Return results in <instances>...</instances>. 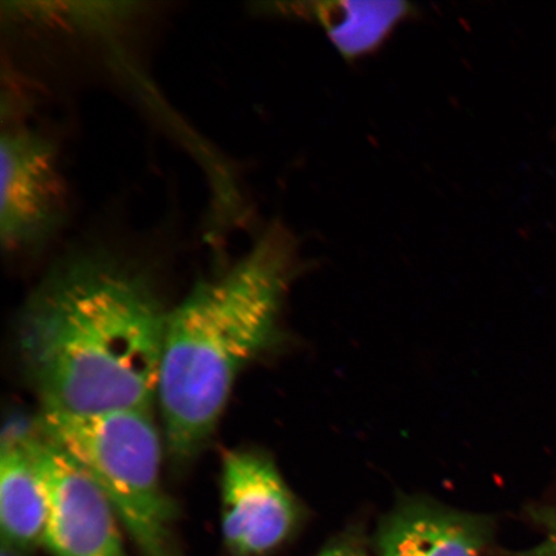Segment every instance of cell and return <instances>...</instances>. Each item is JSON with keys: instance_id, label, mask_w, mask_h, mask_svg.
<instances>
[{"instance_id": "1", "label": "cell", "mask_w": 556, "mask_h": 556, "mask_svg": "<svg viewBox=\"0 0 556 556\" xmlns=\"http://www.w3.org/2000/svg\"><path fill=\"white\" fill-rule=\"evenodd\" d=\"M168 316L146 277L116 260L92 253L62 263L35 291L18 328L41 412L152 409Z\"/></svg>"}, {"instance_id": "2", "label": "cell", "mask_w": 556, "mask_h": 556, "mask_svg": "<svg viewBox=\"0 0 556 556\" xmlns=\"http://www.w3.org/2000/svg\"><path fill=\"white\" fill-rule=\"evenodd\" d=\"M305 268L296 236L275 222L233 267L169 311L156 402L174 460L203 450L242 371L281 342L283 304Z\"/></svg>"}, {"instance_id": "3", "label": "cell", "mask_w": 556, "mask_h": 556, "mask_svg": "<svg viewBox=\"0 0 556 556\" xmlns=\"http://www.w3.org/2000/svg\"><path fill=\"white\" fill-rule=\"evenodd\" d=\"M38 427L100 485L143 556H185L176 539V505L163 484V442L152 409L41 412Z\"/></svg>"}, {"instance_id": "4", "label": "cell", "mask_w": 556, "mask_h": 556, "mask_svg": "<svg viewBox=\"0 0 556 556\" xmlns=\"http://www.w3.org/2000/svg\"><path fill=\"white\" fill-rule=\"evenodd\" d=\"M0 240L4 252L43 250L67 219V190L50 138L26 128L0 141Z\"/></svg>"}, {"instance_id": "5", "label": "cell", "mask_w": 556, "mask_h": 556, "mask_svg": "<svg viewBox=\"0 0 556 556\" xmlns=\"http://www.w3.org/2000/svg\"><path fill=\"white\" fill-rule=\"evenodd\" d=\"M29 446L47 497L43 545L53 556H128L121 520L88 472L38 427Z\"/></svg>"}, {"instance_id": "6", "label": "cell", "mask_w": 556, "mask_h": 556, "mask_svg": "<svg viewBox=\"0 0 556 556\" xmlns=\"http://www.w3.org/2000/svg\"><path fill=\"white\" fill-rule=\"evenodd\" d=\"M220 520L233 556H268L294 536L302 506L267 454L228 451L222 465Z\"/></svg>"}, {"instance_id": "7", "label": "cell", "mask_w": 556, "mask_h": 556, "mask_svg": "<svg viewBox=\"0 0 556 556\" xmlns=\"http://www.w3.org/2000/svg\"><path fill=\"white\" fill-rule=\"evenodd\" d=\"M491 518L428 497H401L381 518L374 538L379 556H483L491 545Z\"/></svg>"}, {"instance_id": "8", "label": "cell", "mask_w": 556, "mask_h": 556, "mask_svg": "<svg viewBox=\"0 0 556 556\" xmlns=\"http://www.w3.org/2000/svg\"><path fill=\"white\" fill-rule=\"evenodd\" d=\"M29 434L4 433L0 450V528L2 546L29 554L43 545L47 497L35 467Z\"/></svg>"}, {"instance_id": "9", "label": "cell", "mask_w": 556, "mask_h": 556, "mask_svg": "<svg viewBox=\"0 0 556 556\" xmlns=\"http://www.w3.org/2000/svg\"><path fill=\"white\" fill-rule=\"evenodd\" d=\"M282 5L287 9L280 11L287 15L321 26L331 45L348 62L379 51L402 23L417 13L414 4L392 0H319Z\"/></svg>"}, {"instance_id": "10", "label": "cell", "mask_w": 556, "mask_h": 556, "mask_svg": "<svg viewBox=\"0 0 556 556\" xmlns=\"http://www.w3.org/2000/svg\"><path fill=\"white\" fill-rule=\"evenodd\" d=\"M532 517L542 530V540L517 556H556V503L540 507Z\"/></svg>"}, {"instance_id": "11", "label": "cell", "mask_w": 556, "mask_h": 556, "mask_svg": "<svg viewBox=\"0 0 556 556\" xmlns=\"http://www.w3.org/2000/svg\"><path fill=\"white\" fill-rule=\"evenodd\" d=\"M316 556H370V554L367 552L363 534L350 530L332 539Z\"/></svg>"}, {"instance_id": "12", "label": "cell", "mask_w": 556, "mask_h": 556, "mask_svg": "<svg viewBox=\"0 0 556 556\" xmlns=\"http://www.w3.org/2000/svg\"><path fill=\"white\" fill-rule=\"evenodd\" d=\"M0 556H26L25 554L12 551V548L2 546V554Z\"/></svg>"}]
</instances>
